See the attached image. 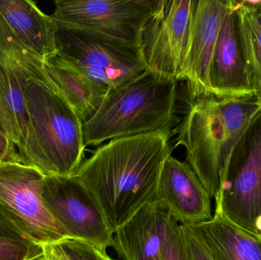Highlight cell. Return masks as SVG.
<instances>
[{
  "instance_id": "cell-1",
  "label": "cell",
  "mask_w": 261,
  "mask_h": 260,
  "mask_svg": "<svg viewBox=\"0 0 261 260\" xmlns=\"http://www.w3.org/2000/svg\"><path fill=\"white\" fill-rule=\"evenodd\" d=\"M172 132L113 139L83 162L75 175L96 200L113 234L156 198Z\"/></svg>"
},
{
  "instance_id": "cell-2",
  "label": "cell",
  "mask_w": 261,
  "mask_h": 260,
  "mask_svg": "<svg viewBox=\"0 0 261 260\" xmlns=\"http://www.w3.org/2000/svg\"><path fill=\"white\" fill-rule=\"evenodd\" d=\"M261 115L254 96L193 100L180 125L176 145L187 150V160L212 198L222 189L233 154Z\"/></svg>"
},
{
  "instance_id": "cell-3",
  "label": "cell",
  "mask_w": 261,
  "mask_h": 260,
  "mask_svg": "<svg viewBox=\"0 0 261 260\" xmlns=\"http://www.w3.org/2000/svg\"><path fill=\"white\" fill-rule=\"evenodd\" d=\"M177 82L147 70L110 89L96 112L83 125L86 147L147 133H173L172 128L179 122Z\"/></svg>"
},
{
  "instance_id": "cell-4",
  "label": "cell",
  "mask_w": 261,
  "mask_h": 260,
  "mask_svg": "<svg viewBox=\"0 0 261 260\" xmlns=\"http://www.w3.org/2000/svg\"><path fill=\"white\" fill-rule=\"evenodd\" d=\"M23 90L42 153L43 174L75 175L84 162L86 148L82 121L53 85L29 79Z\"/></svg>"
},
{
  "instance_id": "cell-5",
  "label": "cell",
  "mask_w": 261,
  "mask_h": 260,
  "mask_svg": "<svg viewBox=\"0 0 261 260\" xmlns=\"http://www.w3.org/2000/svg\"><path fill=\"white\" fill-rule=\"evenodd\" d=\"M44 177L24 163H0V215L24 239L40 246L69 238L43 201Z\"/></svg>"
},
{
  "instance_id": "cell-6",
  "label": "cell",
  "mask_w": 261,
  "mask_h": 260,
  "mask_svg": "<svg viewBox=\"0 0 261 260\" xmlns=\"http://www.w3.org/2000/svg\"><path fill=\"white\" fill-rule=\"evenodd\" d=\"M57 56L110 89L147 71L138 46L79 29L58 27Z\"/></svg>"
},
{
  "instance_id": "cell-7",
  "label": "cell",
  "mask_w": 261,
  "mask_h": 260,
  "mask_svg": "<svg viewBox=\"0 0 261 260\" xmlns=\"http://www.w3.org/2000/svg\"><path fill=\"white\" fill-rule=\"evenodd\" d=\"M196 0H153L138 47L147 70L179 80Z\"/></svg>"
},
{
  "instance_id": "cell-8",
  "label": "cell",
  "mask_w": 261,
  "mask_h": 260,
  "mask_svg": "<svg viewBox=\"0 0 261 260\" xmlns=\"http://www.w3.org/2000/svg\"><path fill=\"white\" fill-rule=\"evenodd\" d=\"M152 4L153 0H58L50 16L58 27L138 46Z\"/></svg>"
},
{
  "instance_id": "cell-9",
  "label": "cell",
  "mask_w": 261,
  "mask_h": 260,
  "mask_svg": "<svg viewBox=\"0 0 261 260\" xmlns=\"http://www.w3.org/2000/svg\"><path fill=\"white\" fill-rule=\"evenodd\" d=\"M43 201L69 238L87 241L107 250L114 234L99 205L76 175L44 177Z\"/></svg>"
},
{
  "instance_id": "cell-10",
  "label": "cell",
  "mask_w": 261,
  "mask_h": 260,
  "mask_svg": "<svg viewBox=\"0 0 261 260\" xmlns=\"http://www.w3.org/2000/svg\"><path fill=\"white\" fill-rule=\"evenodd\" d=\"M215 200L228 219L255 234L261 215V115L236 148Z\"/></svg>"
},
{
  "instance_id": "cell-11",
  "label": "cell",
  "mask_w": 261,
  "mask_h": 260,
  "mask_svg": "<svg viewBox=\"0 0 261 260\" xmlns=\"http://www.w3.org/2000/svg\"><path fill=\"white\" fill-rule=\"evenodd\" d=\"M230 0H196L187 54L179 80H186L193 100L211 96L213 53Z\"/></svg>"
},
{
  "instance_id": "cell-12",
  "label": "cell",
  "mask_w": 261,
  "mask_h": 260,
  "mask_svg": "<svg viewBox=\"0 0 261 260\" xmlns=\"http://www.w3.org/2000/svg\"><path fill=\"white\" fill-rule=\"evenodd\" d=\"M211 96L219 99L254 96L247 71L237 2L230 0L210 72Z\"/></svg>"
},
{
  "instance_id": "cell-13",
  "label": "cell",
  "mask_w": 261,
  "mask_h": 260,
  "mask_svg": "<svg viewBox=\"0 0 261 260\" xmlns=\"http://www.w3.org/2000/svg\"><path fill=\"white\" fill-rule=\"evenodd\" d=\"M211 198L188 163L172 156L166 160L160 176L156 199L167 206L180 225L211 220Z\"/></svg>"
},
{
  "instance_id": "cell-14",
  "label": "cell",
  "mask_w": 261,
  "mask_h": 260,
  "mask_svg": "<svg viewBox=\"0 0 261 260\" xmlns=\"http://www.w3.org/2000/svg\"><path fill=\"white\" fill-rule=\"evenodd\" d=\"M25 81L0 62V115L8 136L16 145L22 163L43 174L42 153L32 128L23 90Z\"/></svg>"
},
{
  "instance_id": "cell-15",
  "label": "cell",
  "mask_w": 261,
  "mask_h": 260,
  "mask_svg": "<svg viewBox=\"0 0 261 260\" xmlns=\"http://www.w3.org/2000/svg\"><path fill=\"white\" fill-rule=\"evenodd\" d=\"M173 220L167 206L154 200L114 233L113 247L123 260H159Z\"/></svg>"
},
{
  "instance_id": "cell-16",
  "label": "cell",
  "mask_w": 261,
  "mask_h": 260,
  "mask_svg": "<svg viewBox=\"0 0 261 260\" xmlns=\"http://www.w3.org/2000/svg\"><path fill=\"white\" fill-rule=\"evenodd\" d=\"M213 260H261V238L228 219L216 203L210 221L189 224Z\"/></svg>"
},
{
  "instance_id": "cell-17",
  "label": "cell",
  "mask_w": 261,
  "mask_h": 260,
  "mask_svg": "<svg viewBox=\"0 0 261 260\" xmlns=\"http://www.w3.org/2000/svg\"><path fill=\"white\" fill-rule=\"evenodd\" d=\"M0 14L11 28L43 59L57 56L58 25L31 0H0Z\"/></svg>"
},
{
  "instance_id": "cell-18",
  "label": "cell",
  "mask_w": 261,
  "mask_h": 260,
  "mask_svg": "<svg viewBox=\"0 0 261 260\" xmlns=\"http://www.w3.org/2000/svg\"><path fill=\"white\" fill-rule=\"evenodd\" d=\"M46 71L57 91L83 123L96 112L109 89L96 82L58 56L46 61Z\"/></svg>"
},
{
  "instance_id": "cell-19",
  "label": "cell",
  "mask_w": 261,
  "mask_h": 260,
  "mask_svg": "<svg viewBox=\"0 0 261 260\" xmlns=\"http://www.w3.org/2000/svg\"><path fill=\"white\" fill-rule=\"evenodd\" d=\"M0 62L24 79L54 85L46 71V61L14 32L0 14Z\"/></svg>"
},
{
  "instance_id": "cell-20",
  "label": "cell",
  "mask_w": 261,
  "mask_h": 260,
  "mask_svg": "<svg viewBox=\"0 0 261 260\" xmlns=\"http://www.w3.org/2000/svg\"><path fill=\"white\" fill-rule=\"evenodd\" d=\"M237 9L250 84L261 105V26L244 2H237Z\"/></svg>"
},
{
  "instance_id": "cell-21",
  "label": "cell",
  "mask_w": 261,
  "mask_h": 260,
  "mask_svg": "<svg viewBox=\"0 0 261 260\" xmlns=\"http://www.w3.org/2000/svg\"><path fill=\"white\" fill-rule=\"evenodd\" d=\"M42 247V260H115L107 254V250L72 238H65Z\"/></svg>"
},
{
  "instance_id": "cell-22",
  "label": "cell",
  "mask_w": 261,
  "mask_h": 260,
  "mask_svg": "<svg viewBox=\"0 0 261 260\" xmlns=\"http://www.w3.org/2000/svg\"><path fill=\"white\" fill-rule=\"evenodd\" d=\"M42 259V246L26 240L0 237V260Z\"/></svg>"
},
{
  "instance_id": "cell-23",
  "label": "cell",
  "mask_w": 261,
  "mask_h": 260,
  "mask_svg": "<svg viewBox=\"0 0 261 260\" xmlns=\"http://www.w3.org/2000/svg\"><path fill=\"white\" fill-rule=\"evenodd\" d=\"M184 260H213L197 235L189 225H180Z\"/></svg>"
},
{
  "instance_id": "cell-24",
  "label": "cell",
  "mask_w": 261,
  "mask_h": 260,
  "mask_svg": "<svg viewBox=\"0 0 261 260\" xmlns=\"http://www.w3.org/2000/svg\"><path fill=\"white\" fill-rule=\"evenodd\" d=\"M159 260H184L180 224L174 218L161 249Z\"/></svg>"
},
{
  "instance_id": "cell-25",
  "label": "cell",
  "mask_w": 261,
  "mask_h": 260,
  "mask_svg": "<svg viewBox=\"0 0 261 260\" xmlns=\"http://www.w3.org/2000/svg\"><path fill=\"white\" fill-rule=\"evenodd\" d=\"M16 148L14 142L0 131V163H23Z\"/></svg>"
},
{
  "instance_id": "cell-26",
  "label": "cell",
  "mask_w": 261,
  "mask_h": 260,
  "mask_svg": "<svg viewBox=\"0 0 261 260\" xmlns=\"http://www.w3.org/2000/svg\"><path fill=\"white\" fill-rule=\"evenodd\" d=\"M0 237H6V238H16V239L25 240L24 237L14 228L11 224H9L4 218L0 215ZM27 241V240H26Z\"/></svg>"
},
{
  "instance_id": "cell-27",
  "label": "cell",
  "mask_w": 261,
  "mask_h": 260,
  "mask_svg": "<svg viewBox=\"0 0 261 260\" xmlns=\"http://www.w3.org/2000/svg\"><path fill=\"white\" fill-rule=\"evenodd\" d=\"M245 4L251 9L257 21L261 26V0L260 1H243Z\"/></svg>"
},
{
  "instance_id": "cell-28",
  "label": "cell",
  "mask_w": 261,
  "mask_h": 260,
  "mask_svg": "<svg viewBox=\"0 0 261 260\" xmlns=\"http://www.w3.org/2000/svg\"><path fill=\"white\" fill-rule=\"evenodd\" d=\"M255 234L261 238V215L257 219L255 225Z\"/></svg>"
},
{
  "instance_id": "cell-29",
  "label": "cell",
  "mask_w": 261,
  "mask_h": 260,
  "mask_svg": "<svg viewBox=\"0 0 261 260\" xmlns=\"http://www.w3.org/2000/svg\"><path fill=\"white\" fill-rule=\"evenodd\" d=\"M0 131H1L2 132L4 133L6 135L8 136L7 128H6V125H5V122H3L1 115H0ZM8 137H9V136H8Z\"/></svg>"
}]
</instances>
